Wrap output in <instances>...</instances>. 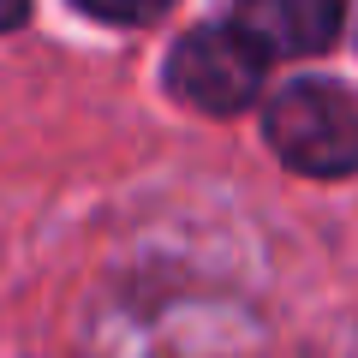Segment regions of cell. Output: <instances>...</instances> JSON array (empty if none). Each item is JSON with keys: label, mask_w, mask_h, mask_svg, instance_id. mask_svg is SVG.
Listing matches in <instances>:
<instances>
[{"label": "cell", "mask_w": 358, "mask_h": 358, "mask_svg": "<svg viewBox=\"0 0 358 358\" xmlns=\"http://www.w3.org/2000/svg\"><path fill=\"white\" fill-rule=\"evenodd\" d=\"M263 138L293 173L346 179L358 173V96L334 78H299L268 102Z\"/></svg>", "instance_id": "cell-1"}, {"label": "cell", "mask_w": 358, "mask_h": 358, "mask_svg": "<svg viewBox=\"0 0 358 358\" xmlns=\"http://www.w3.org/2000/svg\"><path fill=\"white\" fill-rule=\"evenodd\" d=\"M78 13L102 18V24H150V18H162L173 0H72Z\"/></svg>", "instance_id": "cell-4"}, {"label": "cell", "mask_w": 358, "mask_h": 358, "mask_svg": "<svg viewBox=\"0 0 358 358\" xmlns=\"http://www.w3.org/2000/svg\"><path fill=\"white\" fill-rule=\"evenodd\" d=\"M239 30L263 54H322L341 36V0H239Z\"/></svg>", "instance_id": "cell-3"}, {"label": "cell", "mask_w": 358, "mask_h": 358, "mask_svg": "<svg viewBox=\"0 0 358 358\" xmlns=\"http://www.w3.org/2000/svg\"><path fill=\"white\" fill-rule=\"evenodd\" d=\"M167 90L203 114H239L263 90V48L239 24L185 30L167 54Z\"/></svg>", "instance_id": "cell-2"}, {"label": "cell", "mask_w": 358, "mask_h": 358, "mask_svg": "<svg viewBox=\"0 0 358 358\" xmlns=\"http://www.w3.org/2000/svg\"><path fill=\"white\" fill-rule=\"evenodd\" d=\"M30 13V0H0V30H18Z\"/></svg>", "instance_id": "cell-5"}]
</instances>
